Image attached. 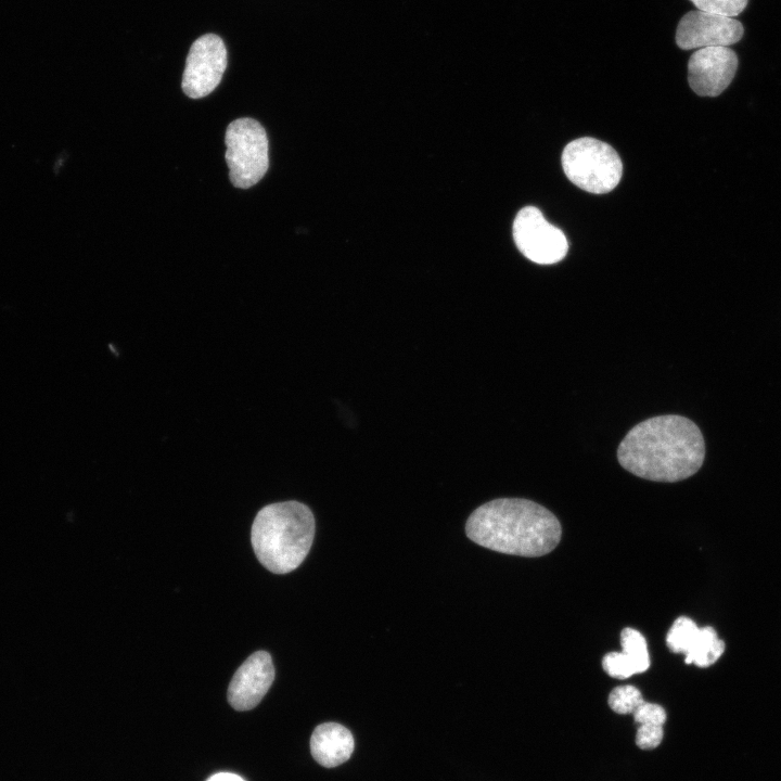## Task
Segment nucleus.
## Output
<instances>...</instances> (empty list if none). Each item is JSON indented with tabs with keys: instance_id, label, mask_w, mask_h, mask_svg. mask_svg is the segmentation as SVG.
I'll list each match as a JSON object with an SVG mask.
<instances>
[{
	"instance_id": "1",
	"label": "nucleus",
	"mask_w": 781,
	"mask_h": 781,
	"mask_svg": "<svg viewBox=\"0 0 781 781\" xmlns=\"http://www.w3.org/2000/svg\"><path fill=\"white\" fill-rule=\"evenodd\" d=\"M705 457L703 435L690 419L666 414L635 425L617 449L620 465L654 482L674 483L696 473Z\"/></svg>"
},
{
	"instance_id": "2",
	"label": "nucleus",
	"mask_w": 781,
	"mask_h": 781,
	"mask_svg": "<svg viewBox=\"0 0 781 781\" xmlns=\"http://www.w3.org/2000/svg\"><path fill=\"white\" fill-rule=\"evenodd\" d=\"M466 536L487 549L521 556H541L559 545L562 527L545 507L522 498H499L469 516Z\"/></svg>"
},
{
	"instance_id": "3",
	"label": "nucleus",
	"mask_w": 781,
	"mask_h": 781,
	"mask_svg": "<svg viewBox=\"0 0 781 781\" xmlns=\"http://www.w3.org/2000/svg\"><path fill=\"white\" fill-rule=\"evenodd\" d=\"M315 536L311 510L297 501L264 507L255 516L251 530L254 552L268 571L286 574L307 556Z\"/></svg>"
},
{
	"instance_id": "4",
	"label": "nucleus",
	"mask_w": 781,
	"mask_h": 781,
	"mask_svg": "<svg viewBox=\"0 0 781 781\" xmlns=\"http://www.w3.org/2000/svg\"><path fill=\"white\" fill-rule=\"evenodd\" d=\"M566 177L584 191L603 194L619 182L623 164L616 151L594 138H579L569 142L562 153Z\"/></svg>"
},
{
	"instance_id": "5",
	"label": "nucleus",
	"mask_w": 781,
	"mask_h": 781,
	"mask_svg": "<svg viewBox=\"0 0 781 781\" xmlns=\"http://www.w3.org/2000/svg\"><path fill=\"white\" fill-rule=\"evenodd\" d=\"M225 143L231 183L239 189L256 184L269 167V144L265 128L253 118L235 119L227 127Z\"/></svg>"
},
{
	"instance_id": "6",
	"label": "nucleus",
	"mask_w": 781,
	"mask_h": 781,
	"mask_svg": "<svg viewBox=\"0 0 781 781\" xmlns=\"http://www.w3.org/2000/svg\"><path fill=\"white\" fill-rule=\"evenodd\" d=\"M513 239L518 251L539 265L562 260L568 244L564 233L549 223L534 206L522 208L513 221Z\"/></svg>"
},
{
	"instance_id": "7",
	"label": "nucleus",
	"mask_w": 781,
	"mask_h": 781,
	"mask_svg": "<svg viewBox=\"0 0 781 781\" xmlns=\"http://www.w3.org/2000/svg\"><path fill=\"white\" fill-rule=\"evenodd\" d=\"M227 67V49L222 39L206 34L196 39L188 53L181 87L183 92L200 99L219 85Z\"/></svg>"
},
{
	"instance_id": "8",
	"label": "nucleus",
	"mask_w": 781,
	"mask_h": 781,
	"mask_svg": "<svg viewBox=\"0 0 781 781\" xmlns=\"http://www.w3.org/2000/svg\"><path fill=\"white\" fill-rule=\"evenodd\" d=\"M743 34V25L735 18L694 10L679 21L676 43L682 50L729 47L740 41Z\"/></svg>"
},
{
	"instance_id": "9",
	"label": "nucleus",
	"mask_w": 781,
	"mask_h": 781,
	"mask_svg": "<svg viewBox=\"0 0 781 781\" xmlns=\"http://www.w3.org/2000/svg\"><path fill=\"white\" fill-rule=\"evenodd\" d=\"M738 56L729 47H706L695 51L688 62V81L699 95H719L732 81Z\"/></svg>"
},
{
	"instance_id": "10",
	"label": "nucleus",
	"mask_w": 781,
	"mask_h": 781,
	"mask_svg": "<svg viewBox=\"0 0 781 781\" xmlns=\"http://www.w3.org/2000/svg\"><path fill=\"white\" fill-rule=\"evenodd\" d=\"M666 643L674 653H682L686 664L708 667L722 655L726 644L710 626L697 627L687 616L678 617L671 625Z\"/></svg>"
},
{
	"instance_id": "11",
	"label": "nucleus",
	"mask_w": 781,
	"mask_h": 781,
	"mask_svg": "<svg viewBox=\"0 0 781 781\" xmlns=\"http://www.w3.org/2000/svg\"><path fill=\"white\" fill-rule=\"evenodd\" d=\"M274 680V666L266 651H257L238 668L228 688V701L236 710L254 708Z\"/></svg>"
},
{
	"instance_id": "12",
	"label": "nucleus",
	"mask_w": 781,
	"mask_h": 781,
	"mask_svg": "<svg viewBox=\"0 0 781 781\" xmlns=\"http://www.w3.org/2000/svg\"><path fill=\"white\" fill-rule=\"evenodd\" d=\"M354 748L353 733L338 722L320 724L310 737V753L325 768H334L347 761Z\"/></svg>"
},
{
	"instance_id": "13",
	"label": "nucleus",
	"mask_w": 781,
	"mask_h": 781,
	"mask_svg": "<svg viewBox=\"0 0 781 781\" xmlns=\"http://www.w3.org/2000/svg\"><path fill=\"white\" fill-rule=\"evenodd\" d=\"M622 652H610L602 660L604 671L618 679L644 673L650 667L648 644L638 630L627 627L620 633Z\"/></svg>"
},
{
	"instance_id": "14",
	"label": "nucleus",
	"mask_w": 781,
	"mask_h": 781,
	"mask_svg": "<svg viewBox=\"0 0 781 781\" xmlns=\"http://www.w3.org/2000/svg\"><path fill=\"white\" fill-rule=\"evenodd\" d=\"M643 701L639 689L630 684L616 687L609 695V705L617 714H632Z\"/></svg>"
},
{
	"instance_id": "15",
	"label": "nucleus",
	"mask_w": 781,
	"mask_h": 781,
	"mask_svg": "<svg viewBox=\"0 0 781 781\" xmlns=\"http://www.w3.org/2000/svg\"><path fill=\"white\" fill-rule=\"evenodd\" d=\"M699 10L729 17L739 15L748 0H690Z\"/></svg>"
},
{
	"instance_id": "16",
	"label": "nucleus",
	"mask_w": 781,
	"mask_h": 781,
	"mask_svg": "<svg viewBox=\"0 0 781 781\" xmlns=\"http://www.w3.org/2000/svg\"><path fill=\"white\" fill-rule=\"evenodd\" d=\"M636 722L643 725H660L663 726L666 720L665 709L654 703L643 701L632 713Z\"/></svg>"
},
{
	"instance_id": "17",
	"label": "nucleus",
	"mask_w": 781,
	"mask_h": 781,
	"mask_svg": "<svg viewBox=\"0 0 781 781\" xmlns=\"http://www.w3.org/2000/svg\"><path fill=\"white\" fill-rule=\"evenodd\" d=\"M663 735V726L643 724L637 730L636 744L641 750H653L661 744Z\"/></svg>"
},
{
	"instance_id": "18",
	"label": "nucleus",
	"mask_w": 781,
	"mask_h": 781,
	"mask_svg": "<svg viewBox=\"0 0 781 781\" xmlns=\"http://www.w3.org/2000/svg\"><path fill=\"white\" fill-rule=\"evenodd\" d=\"M206 781H245L242 777L233 772H217L210 776Z\"/></svg>"
}]
</instances>
